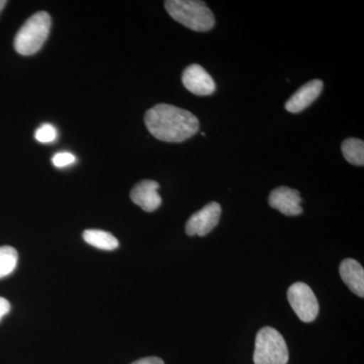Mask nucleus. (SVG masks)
Segmentation results:
<instances>
[{"mask_svg":"<svg viewBox=\"0 0 364 364\" xmlns=\"http://www.w3.org/2000/svg\"><path fill=\"white\" fill-rule=\"evenodd\" d=\"M182 83L184 87L198 97H207L215 91V83L212 76L203 66L191 64L182 73Z\"/></svg>","mask_w":364,"mask_h":364,"instance_id":"7","label":"nucleus"},{"mask_svg":"<svg viewBox=\"0 0 364 364\" xmlns=\"http://www.w3.org/2000/svg\"><path fill=\"white\" fill-rule=\"evenodd\" d=\"M7 2L6 0H0V13H1L2 9H4V6H6Z\"/></svg>","mask_w":364,"mask_h":364,"instance_id":"19","label":"nucleus"},{"mask_svg":"<svg viewBox=\"0 0 364 364\" xmlns=\"http://www.w3.org/2000/svg\"><path fill=\"white\" fill-rule=\"evenodd\" d=\"M11 311V304L6 299L0 296V320Z\"/></svg>","mask_w":364,"mask_h":364,"instance_id":"17","label":"nucleus"},{"mask_svg":"<svg viewBox=\"0 0 364 364\" xmlns=\"http://www.w3.org/2000/svg\"><path fill=\"white\" fill-rule=\"evenodd\" d=\"M169 16L196 32H208L215 26V16L207 4L198 0H167L164 4Z\"/></svg>","mask_w":364,"mask_h":364,"instance_id":"2","label":"nucleus"},{"mask_svg":"<svg viewBox=\"0 0 364 364\" xmlns=\"http://www.w3.org/2000/svg\"><path fill=\"white\" fill-rule=\"evenodd\" d=\"M301 195L296 189L280 186L273 189L268 198L270 207L279 210L282 214L294 217L303 213Z\"/></svg>","mask_w":364,"mask_h":364,"instance_id":"8","label":"nucleus"},{"mask_svg":"<svg viewBox=\"0 0 364 364\" xmlns=\"http://www.w3.org/2000/svg\"><path fill=\"white\" fill-rule=\"evenodd\" d=\"M340 275L344 284L356 296H364V270L358 261L347 258L340 265Z\"/></svg>","mask_w":364,"mask_h":364,"instance_id":"11","label":"nucleus"},{"mask_svg":"<svg viewBox=\"0 0 364 364\" xmlns=\"http://www.w3.org/2000/svg\"><path fill=\"white\" fill-rule=\"evenodd\" d=\"M83 239L86 243L102 250L111 251L119 247V241L116 237L102 230H85L83 232Z\"/></svg>","mask_w":364,"mask_h":364,"instance_id":"12","label":"nucleus"},{"mask_svg":"<svg viewBox=\"0 0 364 364\" xmlns=\"http://www.w3.org/2000/svg\"><path fill=\"white\" fill-rule=\"evenodd\" d=\"M18 251L11 246L0 247V279L11 274L18 265Z\"/></svg>","mask_w":364,"mask_h":364,"instance_id":"14","label":"nucleus"},{"mask_svg":"<svg viewBox=\"0 0 364 364\" xmlns=\"http://www.w3.org/2000/svg\"><path fill=\"white\" fill-rule=\"evenodd\" d=\"M159 183L154 181H142L131 191V200L145 212L152 213L161 205L162 198L158 193Z\"/></svg>","mask_w":364,"mask_h":364,"instance_id":"9","label":"nucleus"},{"mask_svg":"<svg viewBox=\"0 0 364 364\" xmlns=\"http://www.w3.org/2000/svg\"><path fill=\"white\" fill-rule=\"evenodd\" d=\"M342 154L346 161L356 166L364 164V143L356 138H349L343 141L341 145Z\"/></svg>","mask_w":364,"mask_h":364,"instance_id":"13","label":"nucleus"},{"mask_svg":"<svg viewBox=\"0 0 364 364\" xmlns=\"http://www.w3.org/2000/svg\"><path fill=\"white\" fill-rule=\"evenodd\" d=\"M132 364H164V361L161 358L151 356V358L139 359V360Z\"/></svg>","mask_w":364,"mask_h":364,"instance_id":"18","label":"nucleus"},{"mask_svg":"<svg viewBox=\"0 0 364 364\" xmlns=\"http://www.w3.org/2000/svg\"><path fill=\"white\" fill-rule=\"evenodd\" d=\"M289 358V349L282 335L274 328L260 329L255 340L254 363L287 364Z\"/></svg>","mask_w":364,"mask_h":364,"instance_id":"4","label":"nucleus"},{"mask_svg":"<svg viewBox=\"0 0 364 364\" xmlns=\"http://www.w3.org/2000/svg\"><path fill=\"white\" fill-rule=\"evenodd\" d=\"M51 16L46 11L33 14L23 23L14 39V49L23 56L39 52L51 28Z\"/></svg>","mask_w":364,"mask_h":364,"instance_id":"3","label":"nucleus"},{"mask_svg":"<svg viewBox=\"0 0 364 364\" xmlns=\"http://www.w3.org/2000/svg\"><path fill=\"white\" fill-rule=\"evenodd\" d=\"M144 119L151 135L163 142H184L200 130L195 114L171 105H155L146 112Z\"/></svg>","mask_w":364,"mask_h":364,"instance_id":"1","label":"nucleus"},{"mask_svg":"<svg viewBox=\"0 0 364 364\" xmlns=\"http://www.w3.org/2000/svg\"><path fill=\"white\" fill-rule=\"evenodd\" d=\"M57 136H58L57 129L50 124H42L35 133L36 140L43 144L54 142Z\"/></svg>","mask_w":364,"mask_h":364,"instance_id":"15","label":"nucleus"},{"mask_svg":"<svg viewBox=\"0 0 364 364\" xmlns=\"http://www.w3.org/2000/svg\"><path fill=\"white\" fill-rule=\"evenodd\" d=\"M76 161V158L73 154L69 152L57 153L53 157L52 162L55 166L58 168H63V167L69 166Z\"/></svg>","mask_w":364,"mask_h":364,"instance_id":"16","label":"nucleus"},{"mask_svg":"<svg viewBox=\"0 0 364 364\" xmlns=\"http://www.w3.org/2000/svg\"><path fill=\"white\" fill-rule=\"evenodd\" d=\"M323 90V81L320 79H314L299 87L296 92L287 100L286 109L291 114H299L305 111L306 107L315 102Z\"/></svg>","mask_w":364,"mask_h":364,"instance_id":"10","label":"nucleus"},{"mask_svg":"<svg viewBox=\"0 0 364 364\" xmlns=\"http://www.w3.org/2000/svg\"><path fill=\"white\" fill-rule=\"evenodd\" d=\"M287 299L299 320L311 323L317 318L318 299L308 284L304 282L294 284L287 291Z\"/></svg>","mask_w":364,"mask_h":364,"instance_id":"5","label":"nucleus"},{"mask_svg":"<svg viewBox=\"0 0 364 364\" xmlns=\"http://www.w3.org/2000/svg\"><path fill=\"white\" fill-rule=\"evenodd\" d=\"M222 208L220 203L212 202L205 205L202 210L189 218L186 223V231L188 236L203 237L215 229L219 224Z\"/></svg>","mask_w":364,"mask_h":364,"instance_id":"6","label":"nucleus"}]
</instances>
